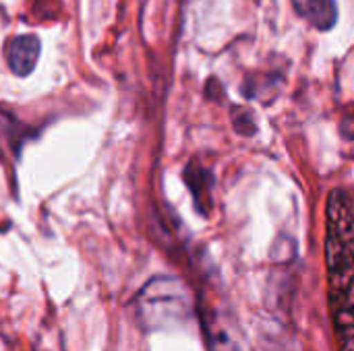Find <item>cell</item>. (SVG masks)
<instances>
[{"label":"cell","instance_id":"obj_6","mask_svg":"<svg viewBox=\"0 0 354 351\" xmlns=\"http://www.w3.org/2000/svg\"><path fill=\"white\" fill-rule=\"evenodd\" d=\"M234 128L241 132V134H245V137H251L253 132H255V122H253V118H251V114L249 112H245V110H241V112H234Z\"/></svg>","mask_w":354,"mask_h":351},{"label":"cell","instance_id":"obj_1","mask_svg":"<svg viewBox=\"0 0 354 351\" xmlns=\"http://www.w3.org/2000/svg\"><path fill=\"white\" fill-rule=\"evenodd\" d=\"M326 273L336 345L354 351V207L342 188H334L326 203Z\"/></svg>","mask_w":354,"mask_h":351},{"label":"cell","instance_id":"obj_5","mask_svg":"<svg viewBox=\"0 0 354 351\" xmlns=\"http://www.w3.org/2000/svg\"><path fill=\"white\" fill-rule=\"evenodd\" d=\"M185 180L189 184V190L193 192L195 197V203H197V209L201 213H207L209 211V190H212V176L201 168V166H195L191 163L185 172Z\"/></svg>","mask_w":354,"mask_h":351},{"label":"cell","instance_id":"obj_4","mask_svg":"<svg viewBox=\"0 0 354 351\" xmlns=\"http://www.w3.org/2000/svg\"><path fill=\"white\" fill-rule=\"evenodd\" d=\"M297 14L319 31H330L338 21V6L334 0H292Z\"/></svg>","mask_w":354,"mask_h":351},{"label":"cell","instance_id":"obj_3","mask_svg":"<svg viewBox=\"0 0 354 351\" xmlns=\"http://www.w3.org/2000/svg\"><path fill=\"white\" fill-rule=\"evenodd\" d=\"M39 39L35 35H19L15 37L10 43H8V50H6V60H8V66L10 70L17 74V77H27L35 64H37V58H39Z\"/></svg>","mask_w":354,"mask_h":351},{"label":"cell","instance_id":"obj_2","mask_svg":"<svg viewBox=\"0 0 354 351\" xmlns=\"http://www.w3.org/2000/svg\"><path fill=\"white\" fill-rule=\"evenodd\" d=\"M137 317L147 329H164L168 323L185 321L189 317L185 285L172 277L151 279L137 298Z\"/></svg>","mask_w":354,"mask_h":351},{"label":"cell","instance_id":"obj_7","mask_svg":"<svg viewBox=\"0 0 354 351\" xmlns=\"http://www.w3.org/2000/svg\"><path fill=\"white\" fill-rule=\"evenodd\" d=\"M340 132H342V137H344V139L353 141L354 139V116H346V118H342V122H340Z\"/></svg>","mask_w":354,"mask_h":351}]
</instances>
